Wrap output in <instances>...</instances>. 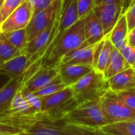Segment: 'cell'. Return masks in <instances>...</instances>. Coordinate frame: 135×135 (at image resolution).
Returning a JSON list of instances; mask_svg holds the SVG:
<instances>
[{
  "label": "cell",
  "mask_w": 135,
  "mask_h": 135,
  "mask_svg": "<svg viewBox=\"0 0 135 135\" xmlns=\"http://www.w3.org/2000/svg\"><path fill=\"white\" fill-rule=\"evenodd\" d=\"M29 57L21 54L11 60L0 64V74L5 75L10 79L15 78L25 73L28 68Z\"/></svg>",
  "instance_id": "e0dca14e"
},
{
  "label": "cell",
  "mask_w": 135,
  "mask_h": 135,
  "mask_svg": "<svg viewBox=\"0 0 135 135\" xmlns=\"http://www.w3.org/2000/svg\"><path fill=\"white\" fill-rule=\"evenodd\" d=\"M100 103L108 123L135 118V111L128 107L116 93L110 90L101 98Z\"/></svg>",
  "instance_id": "8992f818"
},
{
  "label": "cell",
  "mask_w": 135,
  "mask_h": 135,
  "mask_svg": "<svg viewBox=\"0 0 135 135\" xmlns=\"http://www.w3.org/2000/svg\"><path fill=\"white\" fill-rule=\"evenodd\" d=\"M127 42L130 46L135 48V28L129 31L127 36Z\"/></svg>",
  "instance_id": "d590c367"
},
{
  "label": "cell",
  "mask_w": 135,
  "mask_h": 135,
  "mask_svg": "<svg viewBox=\"0 0 135 135\" xmlns=\"http://www.w3.org/2000/svg\"><path fill=\"white\" fill-rule=\"evenodd\" d=\"M93 12L102 24L104 34L107 36L122 15L123 7L119 3L102 4L95 6Z\"/></svg>",
  "instance_id": "30bf717a"
},
{
  "label": "cell",
  "mask_w": 135,
  "mask_h": 135,
  "mask_svg": "<svg viewBox=\"0 0 135 135\" xmlns=\"http://www.w3.org/2000/svg\"><path fill=\"white\" fill-rule=\"evenodd\" d=\"M0 135H4V134H0Z\"/></svg>",
  "instance_id": "7bdbcfd3"
},
{
  "label": "cell",
  "mask_w": 135,
  "mask_h": 135,
  "mask_svg": "<svg viewBox=\"0 0 135 135\" xmlns=\"http://www.w3.org/2000/svg\"><path fill=\"white\" fill-rule=\"evenodd\" d=\"M2 63H3V61H2L1 60H0V64H2Z\"/></svg>",
  "instance_id": "60d3db41"
},
{
  "label": "cell",
  "mask_w": 135,
  "mask_h": 135,
  "mask_svg": "<svg viewBox=\"0 0 135 135\" xmlns=\"http://www.w3.org/2000/svg\"><path fill=\"white\" fill-rule=\"evenodd\" d=\"M133 1V0H128V3H129V4L131 3V2Z\"/></svg>",
  "instance_id": "74e56055"
},
{
  "label": "cell",
  "mask_w": 135,
  "mask_h": 135,
  "mask_svg": "<svg viewBox=\"0 0 135 135\" xmlns=\"http://www.w3.org/2000/svg\"><path fill=\"white\" fill-rule=\"evenodd\" d=\"M22 92L30 107L35 111H41V99L37 96L33 92L26 91H22Z\"/></svg>",
  "instance_id": "f1b7e54d"
},
{
  "label": "cell",
  "mask_w": 135,
  "mask_h": 135,
  "mask_svg": "<svg viewBox=\"0 0 135 135\" xmlns=\"http://www.w3.org/2000/svg\"><path fill=\"white\" fill-rule=\"evenodd\" d=\"M108 3H119V4H121L123 7V13L122 14H124L126 12V9L129 7L128 0H95V7L98 6V5L108 4Z\"/></svg>",
  "instance_id": "836d02e7"
},
{
  "label": "cell",
  "mask_w": 135,
  "mask_h": 135,
  "mask_svg": "<svg viewBox=\"0 0 135 135\" xmlns=\"http://www.w3.org/2000/svg\"><path fill=\"white\" fill-rule=\"evenodd\" d=\"M25 1V0H4L0 7V26Z\"/></svg>",
  "instance_id": "484cf974"
},
{
  "label": "cell",
  "mask_w": 135,
  "mask_h": 135,
  "mask_svg": "<svg viewBox=\"0 0 135 135\" xmlns=\"http://www.w3.org/2000/svg\"><path fill=\"white\" fill-rule=\"evenodd\" d=\"M56 68L58 69L59 76L62 82L67 87H71L75 84L94 69L91 65L80 64H64Z\"/></svg>",
  "instance_id": "7c38bea8"
},
{
  "label": "cell",
  "mask_w": 135,
  "mask_h": 135,
  "mask_svg": "<svg viewBox=\"0 0 135 135\" xmlns=\"http://www.w3.org/2000/svg\"><path fill=\"white\" fill-rule=\"evenodd\" d=\"M79 20L80 18L76 10V0H64L59 18V26L57 29L56 35L49 46L43 58L45 57L51 52L52 49L55 46V45L56 44L60 37L64 34V33Z\"/></svg>",
  "instance_id": "ba28073f"
},
{
  "label": "cell",
  "mask_w": 135,
  "mask_h": 135,
  "mask_svg": "<svg viewBox=\"0 0 135 135\" xmlns=\"http://www.w3.org/2000/svg\"><path fill=\"white\" fill-rule=\"evenodd\" d=\"M3 1H4V0H0V3H1V5H2V3H3Z\"/></svg>",
  "instance_id": "f35d334b"
},
{
  "label": "cell",
  "mask_w": 135,
  "mask_h": 135,
  "mask_svg": "<svg viewBox=\"0 0 135 135\" xmlns=\"http://www.w3.org/2000/svg\"><path fill=\"white\" fill-rule=\"evenodd\" d=\"M71 88L78 104L89 101L100 100L110 90L108 81L103 73L95 69L71 86Z\"/></svg>",
  "instance_id": "7a4b0ae2"
},
{
  "label": "cell",
  "mask_w": 135,
  "mask_h": 135,
  "mask_svg": "<svg viewBox=\"0 0 135 135\" xmlns=\"http://www.w3.org/2000/svg\"><path fill=\"white\" fill-rule=\"evenodd\" d=\"M55 1H56V0H29V2L33 7V15L46 9Z\"/></svg>",
  "instance_id": "4dcf8cb0"
},
{
  "label": "cell",
  "mask_w": 135,
  "mask_h": 135,
  "mask_svg": "<svg viewBox=\"0 0 135 135\" xmlns=\"http://www.w3.org/2000/svg\"><path fill=\"white\" fill-rule=\"evenodd\" d=\"M33 15V7L29 0L25 1L2 23L3 33L25 29L30 24Z\"/></svg>",
  "instance_id": "9c48e42d"
},
{
  "label": "cell",
  "mask_w": 135,
  "mask_h": 135,
  "mask_svg": "<svg viewBox=\"0 0 135 135\" xmlns=\"http://www.w3.org/2000/svg\"><path fill=\"white\" fill-rule=\"evenodd\" d=\"M129 33L128 23L125 14H122L111 32L107 35L112 45L120 50L127 43V36Z\"/></svg>",
  "instance_id": "d6986e66"
},
{
  "label": "cell",
  "mask_w": 135,
  "mask_h": 135,
  "mask_svg": "<svg viewBox=\"0 0 135 135\" xmlns=\"http://www.w3.org/2000/svg\"><path fill=\"white\" fill-rule=\"evenodd\" d=\"M21 54H23V52L12 45L4 33L0 36V60L3 62L11 60Z\"/></svg>",
  "instance_id": "7402d4cb"
},
{
  "label": "cell",
  "mask_w": 135,
  "mask_h": 135,
  "mask_svg": "<svg viewBox=\"0 0 135 135\" xmlns=\"http://www.w3.org/2000/svg\"><path fill=\"white\" fill-rule=\"evenodd\" d=\"M113 47L114 45L108 38V36H106L97 43L94 52L93 67L95 69L104 73L110 62Z\"/></svg>",
  "instance_id": "5bb4252c"
},
{
  "label": "cell",
  "mask_w": 135,
  "mask_h": 135,
  "mask_svg": "<svg viewBox=\"0 0 135 135\" xmlns=\"http://www.w3.org/2000/svg\"><path fill=\"white\" fill-rule=\"evenodd\" d=\"M99 129L109 135H135V118L108 123Z\"/></svg>",
  "instance_id": "44dd1931"
},
{
  "label": "cell",
  "mask_w": 135,
  "mask_h": 135,
  "mask_svg": "<svg viewBox=\"0 0 135 135\" xmlns=\"http://www.w3.org/2000/svg\"><path fill=\"white\" fill-rule=\"evenodd\" d=\"M115 93L128 107L135 111V88Z\"/></svg>",
  "instance_id": "83f0119b"
},
{
  "label": "cell",
  "mask_w": 135,
  "mask_h": 135,
  "mask_svg": "<svg viewBox=\"0 0 135 135\" xmlns=\"http://www.w3.org/2000/svg\"><path fill=\"white\" fill-rule=\"evenodd\" d=\"M124 14L126 17L128 28L129 31L135 28V0H133L131 2Z\"/></svg>",
  "instance_id": "1f68e13d"
},
{
  "label": "cell",
  "mask_w": 135,
  "mask_h": 135,
  "mask_svg": "<svg viewBox=\"0 0 135 135\" xmlns=\"http://www.w3.org/2000/svg\"><path fill=\"white\" fill-rule=\"evenodd\" d=\"M109 89L114 92H119L135 88L134 69L133 67L114 75L107 80Z\"/></svg>",
  "instance_id": "ac0fdd59"
},
{
  "label": "cell",
  "mask_w": 135,
  "mask_h": 135,
  "mask_svg": "<svg viewBox=\"0 0 135 135\" xmlns=\"http://www.w3.org/2000/svg\"><path fill=\"white\" fill-rule=\"evenodd\" d=\"M84 33L88 45L96 44L106 37L102 24L93 11L84 18Z\"/></svg>",
  "instance_id": "2e32d148"
},
{
  "label": "cell",
  "mask_w": 135,
  "mask_h": 135,
  "mask_svg": "<svg viewBox=\"0 0 135 135\" xmlns=\"http://www.w3.org/2000/svg\"><path fill=\"white\" fill-rule=\"evenodd\" d=\"M133 69H134V79H135V67H133Z\"/></svg>",
  "instance_id": "ab89813d"
},
{
  "label": "cell",
  "mask_w": 135,
  "mask_h": 135,
  "mask_svg": "<svg viewBox=\"0 0 135 135\" xmlns=\"http://www.w3.org/2000/svg\"><path fill=\"white\" fill-rule=\"evenodd\" d=\"M95 0H76V10L80 19L88 16L95 7Z\"/></svg>",
  "instance_id": "4316f807"
},
{
  "label": "cell",
  "mask_w": 135,
  "mask_h": 135,
  "mask_svg": "<svg viewBox=\"0 0 135 135\" xmlns=\"http://www.w3.org/2000/svg\"><path fill=\"white\" fill-rule=\"evenodd\" d=\"M130 64L126 60L122 53L114 46L113 47L109 64L103 75L107 80L114 76V75L130 68Z\"/></svg>",
  "instance_id": "ffe728a7"
},
{
  "label": "cell",
  "mask_w": 135,
  "mask_h": 135,
  "mask_svg": "<svg viewBox=\"0 0 135 135\" xmlns=\"http://www.w3.org/2000/svg\"><path fill=\"white\" fill-rule=\"evenodd\" d=\"M67 86L62 82L60 76L58 75L54 80H52L49 84H47L45 87H44L43 88H41V90L33 92L37 96L42 98L47 95H52L54 93H56L63 89H64Z\"/></svg>",
  "instance_id": "d4e9b609"
},
{
  "label": "cell",
  "mask_w": 135,
  "mask_h": 135,
  "mask_svg": "<svg viewBox=\"0 0 135 135\" xmlns=\"http://www.w3.org/2000/svg\"><path fill=\"white\" fill-rule=\"evenodd\" d=\"M63 120L71 125L88 128H100L108 124L102 110L100 100L78 104Z\"/></svg>",
  "instance_id": "3957f363"
},
{
  "label": "cell",
  "mask_w": 135,
  "mask_h": 135,
  "mask_svg": "<svg viewBox=\"0 0 135 135\" xmlns=\"http://www.w3.org/2000/svg\"><path fill=\"white\" fill-rule=\"evenodd\" d=\"M3 33V30H2V28H1V26H0V36H1L2 34Z\"/></svg>",
  "instance_id": "8d00e7d4"
},
{
  "label": "cell",
  "mask_w": 135,
  "mask_h": 135,
  "mask_svg": "<svg viewBox=\"0 0 135 135\" xmlns=\"http://www.w3.org/2000/svg\"><path fill=\"white\" fill-rule=\"evenodd\" d=\"M41 99V112L52 120H63L77 105L71 87Z\"/></svg>",
  "instance_id": "277c9868"
},
{
  "label": "cell",
  "mask_w": 135,
  "mask_h": 135,
  "mask_svg": "<svg viewBox=\"0 0 135 135\" xmlns=\"http://www.w3.org/2000/svg\"><path fill=\"white\" fill-rule=\"evenodd\" d=\"M10 110L18 112V113H31V112H39V111H35L33 110L30 106L29 105L26 99L25 98L22 91L21 88L18 90L15 96L14 97L11 107L9 108Z\"/></svg>",
  "instance_id": "cb8c5ba5"
},
{
  "label": "cell",
  "mask_w": 135,
  "mask_h": 135,
  "mask_svg": "<svg viewBox=\"0 0 135 135\" xmlns=\"http://www.w3.org/2000/svg\"><path fill=\"white\" fill-rule=\"evenodd\" d=\"M96 44L80 47L65 54L58 62L56 67L64 64H88L93 66L94 64V52Z\"/></svg>",
  "instance_id": "4fadbf2b"
},
{
  "label": "cell",
  "mask_w": 135,
  "mask_h": 135,
  "mask_svg": "<svg viewBox=\"0 0 135 135\" xmlns=\"http://www.w3.org/2000/svg\"><path fill=\"white\" fill-rule=\"evenodd\" d=\"M80 126L69 124L64 120H52L44 114L41 119L19 135H80Z\"/></svg>",
  "instance_id": "5b68a950"
},
{
  "label": "cell",
  "mask_w": 135,
  "mask_h": 135,
  "mask_svg": "<svg viewBox=\"0 0 135 135\" xmlns=\"http://www.w3.org/2000/svg\"><path fill=\"white\" fill-rule=\"evenodd\" d=\"M85 41L84 18H81L64 33L51 52L42 59V65L56 67L60 60L68 52L83 46H89Z\"/></svg>",
  "instance_id": "6da1fadb"
},
{
  "label": "cell",
  "mask_w": 135,
  "mask_h": 135,
  "mask_svg": "<svg viewBox=\"0 0 135 135\" xmlns=\"http://www.w3.org/2000/svg\"><path fill=\"white\" fill-rule=\"evenodd\" d=\"M0 7H1V3H0Z\"/></svg>",
  "instance_id": "b9f144b4"
},
{
  "label": "cell",
  "mask_w": 135,
  "mask_h": 135,
  "mask_svg": "<svg viewBox=\"0 0 135 135\" xmlns=\"http://www.w3.org/2000/svg\"><path fill=\"white\" fill-rule=\"evenodd\" d=\"M81 133L80 135H109L99 128H88V127H81L80 126Z\"/></svg>",
  "instance_id": "e575fe53"
},
{
  "label": "cell",
  "mask_w": 135,
  "mask_h": 135,
  "mask_svg": "<svg viewBox=\"0 0 135 135\" xmlns=\"http://www.w3.org/2000/svg\"><path fill=\"white\" fill-rule=\"evenodd\" d=\"M119 51L130 66L135 67V48L130 46L127 42Z\"/></svg>",
  "instance_id": "f546056e"
},
{
  "label": "cell",
  "mask_w": 135,
  "mask_h": 135,
  "mask_svg": "<svg viewBox=\"0 0 135 135\" xmlns=\"http://www.w3.org/2000/svg\"><path fill=\"white\" fill-rule=\"evenodd\" d=\"M58 75L59 71L56 67L41 65L21 89L30 92H36L49 84Z\"/></svg>",
  "instance_id": "8fae6325"
},
{
  "label": "cell",
  "mask_w": 135,
  "mask_h": 135,
  "mask_svg": "<svg viewBox=\"0 0 135 135\" xmlns=\"http://www.w3.org/2000/svg\"><path fill=\"white\" fill-rule=\"evenodd\" d=\"M3 33L12 45H14L16 48L22 50V52L24 51L28 43L26 28L11 31L7 33Z\"/></svg>",
  "instance_id": "603a6c76"
},
{
  "label": "cell",
  "mask_w": 135,
  "mask_h": 135,
  "mask_svg": "<svg viewBox=\"0 0 135 135\" xmlns=\"http://www.w3.org/2000/svg\"><path fill=\"white\" fill-rule=\"evenodd\" d=\"M24 76L25 75L22 74L15 78L10 79L6 84L0 88V113L11 107L14 97L22 87Z\"/></svg>",
  "instance_id": "9a60e30c"
},
{
  "label": "cell",
  "mask_w": 135,
  "mask_h": 135,
  "mask_svg": "<svg viewBox=\"0 0 135 135\" xmlns=\"http://www.w3.org/2000/svg\"><path fill=\"white\" fill-rule=\"evenodd\" d=\"M64 0H56L46 9L34 14L26 27L28 41L54 23L60 17Z\"/></svg>",
  "instance_id": "52a82bcc"
},
{
  "label": "cell",
  "mask_w": 135,
  "mask_h": 135,
  "mask_svg": "<svg viewBox=\"0 0 135 135\" xmlns=\"http://www.w3.org/2000/svg\"><path fill=\"white\" fill-rule=\"evenodd\" d=\"M22 130L20 128L0 122V134L4 135H19Z\"/></svg>",
  "instance_id": "d6a6232c"
}]
</instances>
